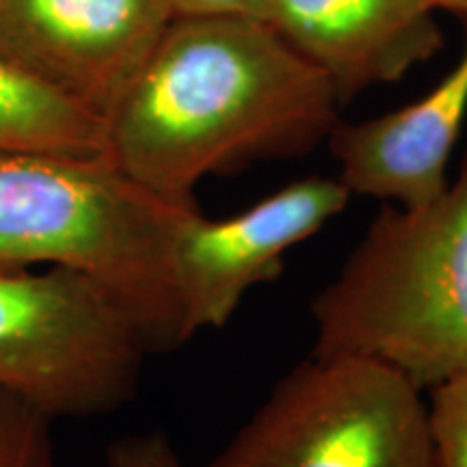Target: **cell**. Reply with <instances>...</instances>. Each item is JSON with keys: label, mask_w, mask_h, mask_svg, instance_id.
<instances>
[{"label": "cell", "mask_w": 467, "mask_h": 467, "mask_svg": "<svg viewBox=\"0 0 467 467\" xmlns=\"http://www.w3.org/2000/svg\"><path fill=\"white\" fill-rule=\"evenodd\" d=\"M340 98L266 20L173 16L107 117L104 154L173 202L213 175L301 159L329 139Z\"/></svg>", "instance_id": "6da1fadb"}, {"label": "cell", "mask_w": 467, "mask_h": 467, "mask_svg": "<svg viewBox=\"0 0 467 467\" xmlns=\"http://www.w3.org/2000/svg\"><path fill=\"white\" fill-rule=\"evenodd\" d=\"M55 418L0 385V467H57Z\"/></svg>", "instance_id": "8fae6325"}, {"label": "cell", "mask_w": 467, "mask_h": 467, "mask_svg": "<svg viewBox=\"0 0 467 467\" xmlns=\"http://www.w3.org/2000/svg\"><path fill=\"white\" fill-rule=\"evenodd\" d=\"M200 203L156 195L107 154H0V268L48 265L96 284L150 353L191 340L180 243Z\"/></svg>", "instance_id": "7a4b0ae2"}, {"label": "cell", "mask_w": 467, "mask_h": 467, "mask_svg": "<svg viewBox=\"0 0 467 467\" xmlns=\"http://www.w3.org/2000/svg\"><path fill=\"white\" fill-rule=\"evenodd\" d=\"M171 20L169 0H0V57L107 121Z\"/></svg>", "instance_id": "8992f818"}, {"label": "cell", "mask_w": 467, "mask_h": 467, "mask_svg": "<svg viewBox=\"0 0 467 467\" xmlns=\"http://www.w3.org/2000/svg\"><path fill=\"white\" fill-rule=\"evenodd\" d=\"M350 200L337 175H307L232 217L197 213L180 243V290L191 336L230 323L244 295L275 282L288 251L317 236Z\"/></svg>", "instance_id": "52a82bcc"}, {"label": "cell", "mask_w": 467, "mask_h": 467, "mask_svg": "<svg viewBox=\"0 0 467 467\" xmlns=\"http://www.w3.org/2000/svg\"><path fill=\"white\" fill-rule=\"evenodd\" d=\"M107 150V121L0 57V154L50 151L93 156Z\"/></svg>", "instance_id": "30bf717a"}, {"label": "cell", "mask_w": 467, "mask_h": 467, "mask_svg": "<svg viewBox=\"0 0 467 467\" xmlns=\"http://www.w3.org/2000/svg\"><path fill=\"white\" fill-rule=\"evenodd\" d=\"M467 117V17L459 61L420 100L329 134L337 178L350 195L416 208L441 195Z\"/></svg>", "instance_id": "9c48e42d"}, {"label": "cell", "mask_w": 467, "mask_h": 467, "mask_svg": "<svg viewBox=\"0 0 467 467\" xmlns=\"http://www.w3.org/2000/svg\"><path fill=\"white\" fill-rule=\"evenodd\" d=\"M208 467H433L429 405L392 368L309 355Z\"/></svg>", "instance_id": "277c9868"}, {"label": "cell", "mask_w": 467, "mask_h": 467, "mask_svg": "<svg viewBox=\"0 0 467 467\" xmlns=\"http://www.w3.org/2000/svg\"><path fill=\"white\" fill-rule=\"evenodd\" d=\"M173 16H238L265 20L271 0H169Z\"/></svg>", "instance_id": "5bb4252c"}, {"label": "cell", "mask_w": 467, "mask_h": 467, "mask_svg": "<svg viewBox=\"0 0 467 467\" xmlns=\"http://www.w3.org/2000/svg\"><path fill=\"white\" fill-rule=\"evenodd\" d=\"M433 467H467V375L429 389Z\"/></svg>", "instance_id": "7c38bea8"}, {"label": "cell", "mask_w": 467, "mask_h": 467, "mask_svg": "<svg viewBox=\"0 0 467 467\" xmlns=\"http://www.w3.org/2000/svg\"><path fill=\"white\" fill-rule=\"evenodd\" d=\"M433 0H271L265 20L340 98L405 78L443 48Z\"/></svg>", "instance_id": "ba28073f"}, {"label": "cell", "mask_w": 467, "mask_h": 467, "mask_svg": "<svg viewBox=\"0 0 467 467\" xmlns=\"http://www.w3.org/2000/svg\"><path fill=\"white\" fill-rule=\"evenodd\" d=\"M109 467H184L173 443L161 431L126 435L113 441L107 451Z\"/></svg>", "instance_id": "4fadbf2b"}, {"label": "cell", "mask_w": 467, "mask_h": 467, "mask_svg": "<svg viewBox=\"0 0 467 467\" xmlns=\"http://www.w3.org/2000/svg\"><path fill=\"white\" fill-rule=\"evenodd\" d=\"M440 11H451V14L467 17V0H433Z\"/></svg>", "instance_id": "9a60e30c"}, {"label": "cell", "mask_w": 467, "mask_h": 467, "mask_svg": "<svg viewBox=\"0 0 467 467\" xmlns=\"http://www.w3.org/2000/svg\"><path fill=\"white\" fill-rule=\"evenodd\" d=\"M318 358H364L420 392L467 375V151L441 195L383 203L312 299Z\"/></svg>", "instance_id": "3957f363"}, {"label": "cell", "mask_w": 467, "mask_h": 467, "mask_svg": "<svg viewBox=\"0 0 467 467\" xmlns=\"http://www.w3.org/2000/svg\"><path fill=\"white\" fill-rule=\"evenodd\" d=\"M126 314L89 279L0 268V385L52 418H93L134 399L148 358Z\"/></svg>", "instance_id": "5b68a950"}]
</instances>
